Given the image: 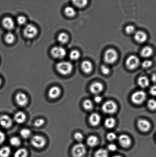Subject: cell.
Instances as JSON below:
<instances>
[{"label": "cell", "instance_id": "cell-1", "mask_svg": "<svg viewBox=\"0 0 156 157\" xmlns=\"http://www.w3.org/2000/svg\"><path fill=\"white\" fill-rule=\"evenodd\" d=\"M56 68L58 71L63 75H69L72 72L73 66L69 61H62L57 64Z\"/></svg>", "mask_w": 156, "mask_h": 157}, {"label": "cell", "instance_id": "cell-2", "mask_svg": "<svg viewBox=\"0 0 156 157\" xmlns=\"http://www.w3.org/2000/svg\"><path fill=\"white\" fill-rule=\"evenodd\" d=\"M118 58V54L115 50L108 49L106 51L104 55V60L107 64H111L115 62Z\"/></svg>", "mask_w": 156, "mask_h": 157}, {"label": "cell", "instance_id": "cell-3", "mask_svg": "<svg viewBox=\"0 0 156 157\" xmlns=\"http://www.w3.org/2000/svg\"><path fill=\"white\" fill-rule=\"evenodd\" d=\"M147 97V95L145 92L138 91L133 93L132 95V101L136 105H140L144 102Z\"/></svg>", "mask_w": 156, "mask_h": 157}, {"label": "cell", "instance_id": "cell-4", "mask_svg": "<svg viewBox=\"0 0 156 157\" xmlns=\"http://www.w3.org/2000/svg\"><path fill=\"white\" fill-rule=\"evenodd\" d=\"M102 111L107 114H113L117 111V105L116 103L112 100L107 101L103 104Z\"/></svg>", "mask_w": 156, "mask_h": 157}, {"label": "cell", "instance_id": "cell-5", "mask_svg": "<svg viewBox=\"0 0 156 157\" xmlns=\"http://www.w3.org/2000/svg\"><path fill=\"white\" fill-rule=\"evenodd\" d=\"M86 152L85 146L81 143L75 145L72 149V154L74 157H82L85 155Z\"/></svg>", "mask_w": 156, "mask_h": 157}, {"label": "cell", "instance_id": "cell-6", "mask_svg": "<svg viewBox=\"0 0 156 157\" xmlns=\"http://www.w3.org/2000/svg\"><path fill=\"white\" fill-rule=\"evenodd\" d=\"M38 31L36 27L32 24H29L26 26L24 28L23 34L27 38H34L37 34Z\"/></svg>", "mask_w": 156, "mask_h": 157}, {"label": "cell", "instance_id": "cell-7", "mask_svg": "<svg viewBox=\"0 0 156 157\" xmlns=\"http://www.w3.org/2000/svg\"><path fill=\"white\" fill-rule=\"evenodd\" d=\"M140 62V60L137 57L131 55L127 58L126 65L128 69L130 70H134L139 66Z\"/></svg>", "mask_w": 156, "mask_h": 157}, {"label": "cell", "instance_id": "cell-8", "mask_svg": "<svg viewBox=\"0 0 156 157\" xmlns=\"http://www.w3.org/2000/svg\"><path fill=\"white\" fill-rule=\"evenodd\" d=\"M46 141L45 138L40 135H35L31 140L32 145L34 147L40 148L44 147L46 144Z\"/></svg>", "mask_w": 156, "mask_h": 157}, {"label": "cell", "instance_id": "cell-9", "mask_svg": "<svg viewBox=\"0 0 156 157\" xmlns=\"http://www.w3.org/2000/svg\"><path fill=\"white\" fill-rule=\"evenodd\" d=\"M51 53L54 58L61 59L66 56V51L61 46H55L51 49Z\"/></svg>", "mask_w": 156, "mask_h": 157}, {"label": "cell", "instance_id": "cell-10", "mask_svg": "<svg viewBox=\"0 0 156 157\" xmlns=\"http://www.w3.org/2000/svg\"><path fill=\"white\" fill-rule=\"evenodd\" d=\"M16 100L18 105L20 106L23 107L28 104V97L25 93H19L16 95Z\"/></svg>", "mask_w": 156, "mask_h": 157}, {"label": "cell", "instance_id": "cell-11", "mask_svg": "<svg viewBox=\"0 0 156 157\" xmlns=\"http://www.w3.org/2000/svg\"><path fill=\"white\" fill-rule=\"evenodd\" d=\"M137 126L140 131L146 132L151 129V124L145 119H140L137 122Z\"/></svg>", "mask_w": 156, "mask_h": 157}, {"label": "cell", "instance_id": "cell-12", "mask_svg": "<svg viewBox=\"0 0 156 157\" xmlns=\"http://www.w3.org/2000/svg\"><path fill=\"white\" fill-rule=\"evenodd\" d=\"M12 124V120L11 118L7 115H3L0 117V125L3 127L9 128Z\"/></svg>", "mask_w": 156, "mask_h": 157}, {"label": "cell", "instance_id": "cell-13", "mask_svg": "<svg viewBox=\"0 0 156 157\" xmlns=\"http://www.w3.org/2000/svg\"><path fill=\"white\" fill-rule=\"evenodd\" d=\"M119 144L124 148L129 147L131 144V140L128 135H122L119 137Z\"/></svg>", "mask_w": 156, "mask_h": 157}, {"label": "cell", "instance_id": "cell-14", "mask_svg": "<svg viewBox=\"0 0 156 157\" xmlns=\"http://www.w3.org/2000/svg\"><path fill=\"white\" fill-rule=\"evenodd\" d=\"M104 89V86L99 82H95L91 85L90 90L94 94H98Z\"/></svg>", "mask_w": 156, "mask_h": 157}, {"label": "cell", "instance_id": "cell-15", "mask_svg": "<svg viewBox=\"0 0 156 157\" xmlns=\"http://www.w3.org/2000/svg\"><path fill=\"white\" fill-rule=\"evenodd\" d=\"M2 24L4 28L9 31L12 30L15 26L14 21L11 18L9 17L4 18L3 19Z\"/></svg>", "mask_w": 156, "mask_h": 157}, {"label": "cell", "instance_id": "cell-16", "mask_svg": "<svg viewBox=\"0 0 156 157\" xmlns=\"http://www.w3.org/2000/svg\"><path fill=\"white\" fill-rule=\"evenodd\" d=\"M147 39V36L143 31H137L135 34L134 39L138 43H143L146 41Z\"/></svg>", "mask_w": 156, "mask_h": 157}, {"label": "cell", "instance_id": "cell-17", "mask_svg": "<svg viewBox=\"0 0 156 157\" xmlns=\"http://www.w3.org/2000/svg\"><path fill=\"white\" fill-rule=\"evenodd\" d=\"M61 90L59 87L57 86L51 87L48 91V95L50 98L52 99H56L60 96Z\"/></svg>", "mask_w": 156, "mask_h": 157}, {"label": "cell", "instance_id": "cell-18", "mask_svg": "<svg viewBox=\"0 0 156 157\" xmlns=\"http://www.w3.org/2000/svg\"><path fill=\"white\" fill-rule=\"evenodd\" d=\"M101 122V117L99 115L96 113L92 114L89 118V122L93 126H98Z\"/></svg>", "mask_w": 156, "mask_h": 157}, {"label": "cell", "instance_id": "cell-19", "mask_svg": "<svg viewBox=\"0 0 156 157\" xmlns=\"http://www.w3.org/2000/svg\"><path fill=\"white\" fill-rule=\"evenodd\" d=\"M81 67L83 71L86 74L90 73L93 69V65L92 63L89 61H83L82 63Z\"/></svg>", "mask_w": 156, "mask_h": 157}, {"label": "cell", "instance_id": "cell-20", "mask_svg": "<svg viewBox=\"0 0 156 157\" xmlns=\"http://www.w3.org/2000/svg\"><path fill=\"white\" fill-rule=\"evenodd\" d=\"M27 117L25 114L22 111L16 113L14 117L15 121L18 123H22L25 122Z\"/></svg>", "mask_w": 156, "mask_h": 157}, {"label": "cell", "instance_id": "cell-21", "mask_svg": "<svg viewBox=\"0 0 156 157\" xmlns=\"http://www.w3.org/2000/svg\"><path fill=\"white\" fill-rule=\"evenodd\" d=\"M138 84L142 88L147 87L149 84V80L147 77L142 76L139 78L137 81Z\"/></svg>", "mask_w": 156, "mask_h": 157}, {"label": "cell", "instance_id": "cell-22", "mask_svg": "<svg viewBox=\"0 0 156 157\" xmlns=\"http://www.w3.org/2000/svg\"><path fill=\"white\" fill-rule=\"evenodd\" d=\"M153 50L149 46H145L142 49L140 52L141 56L144 58H148L152 55Z\"/></svg>", "mask_w": 156, "mask_h": 157}, {"label": "cell", "instance_id": "cell-23", "mask_svg": "<svg viewBox=\"0 0 156 157\" xmlns=\"http://www.w3.org/2000/svg\"><path fill=\"white\" fill-rule=\"evenodd\" d=\"M98 142V137L94 135L90 136L88 138L87 140L88 145L91 147H94L97 145Z\"/></svg>", "mask_w": 156, "mask_h": 157}, {"label": "cell", "instance_id": "cell-24", "mask_svg": "<svg viewBox=\"0 0 156 157\" xmlns=\"http://www.w3.org/2000/svg\"><path fill=\"white\" fill-rule=\"evenodd\" d=\"M11 153V149L8 146H4L0 149V157H9Z\"/></svg>", "mask_w": 156, "mask_h": 157}, {"label": "cell", "instance_id": "cell-25", "mask_svg": "<svg viewBox=\"0 0 156 157\" xmlns=\"http://www.w3.org/2000/svg\"><path fill=\"white\" fill-rule=\"evenodd\" d=\"M28 155V152L26 149L20 148L15 152L14 157H27Z\"/></svg>", "mask_w": 156, "mask_h": 157}, {"label": "cell", "instance_id": "cell-26", "mask_svg": "<svg viewBox=\"0 0 156 157\" xmlns=\"http://www.w3.org/2000/svg\"><path fill=\"white\" fill-rule=\"evenodd\" d=\"M116 123V120L113 118L110 117L106 119L105 125L107 128H112L114 127Z\"/></svg>", "mask_w": 156, "mask_h": 157}, {"label": "cell", "instance_id": "cell-27", "mask_svg": "<svg viewBox=\"0 0 156 157\" xmlns=\"http://www.w3.org/2000/svg\"><path fill=\"white\" fill-rule=\"evenodd\" d=\"M64 13L65 14L69 17H73L76 13L75 9L71 7H66L65 9Z\"/></svg>", "mask_w": 156, "mask_h": 157}, {"label": "cell", "instance_id": "cell-28", "mask_svg": "<svg viewBox=\"0 0 156 157\" xmlns=\"http://www.w3.org/2000/svg\"><path fill=\"white\" fill-rule=\"evenodd\" d=\"M108 152L104 149H100L96 151L95 154V157H108Z\"/></svg>", "mask_w": 156, "mask_h": 157}, {"label": "cell", "instance_id": "cell-29", "mask_svg": "<svg viewBox=\"0 0 156 157\" xmlns=\"http://www.w3.org/2000/svg\"><path fill=\"white\" fill-rule=\"evenodd\" d=\"M69 39V35L66 33H62L58 36V41L62 44L66 43V42H68Z\"/></svg>", "mask_w": 156, "mask_h": 157}, {"label": "cell", "instance_id": "cell-30", "mask_svg": "<svg viewBox=\"0 0 156 157\" xmlns=\"http://www.w3.org/2000/svg\"><path fill=\"white\" fill-rule=\"evenodd\" d=\"M15 40V37L12 33L9 32L6 35L5 40L6 42L8 44H12L13 43Z\"/></svg>", "mask_w": 156, "mask_h": 157}, {"label": "cell", "instance_id": "cell-31", "mask_svg": "<svg viewBox=\"0 0 156 157\" xmlns=\"http://www.w3.org/2000/svg\"><path fill=\"white\" fill-rule=\"evenodd\" d=\"M83 106L85 109L87 111L92 110L93 107V104L91 101L90 100L87 99L84 100L83 103Z\"/></svg>", "mask_w": 156, "mask_h": 157}, {"label": "cell", "instance_id": "cell-32", "mask_svg": "<svg viewBox=\"0 0 156 157\" xmlns=\"http://www.w3.org/2000/svg\"><path fill=\"white\" fill-rule=\"evenodd\" d=\"M21 136L24 139L28 138L31 135V132L29 129L23 128L20 132Z\"/></svg>", "mask_w": 156, "mask_h": 157}, {"label": "cell", "instance_id": "cell-33", "mask_svg": "<svg viewBox=\"0 0 156 157\" xmlns=\"http://www.w3.org/2000/svg\"><path fill=\"white\" fill-rule=\"evenodd\" d=\"M80 54L79 51L77 50H73L70 52L69 54V57L72 60H76L79 58Z\"/></svg>", "mask_w": 156, "mask_h": 157}, {"label": "cell", "instance_id": "cell-34", "mask_svg": "<svg viewBox=\"0 0 156 157\" xmlns=\"http://www.w3.org/2000/svg\"><path fill=\"white\" fill-rule=\"evenodd\" d=\"M88 1L86 0L83 1H73V4L79 8H83L87 4Z\"/></svg>", "mask_w": 156, "mask_h": 157}, {"label": "cell", "instance_id": "cell-35", "mask_svg": "<svg viewBox=\"0 0 156 157\" xmlns=\"http://www.w3.org/2000/svg\"><path fill=\"white\" fill-rule=\"evenodd\" d=\"M10 143L12 146L15 147H17L21 144V140L17 137H13L10 139Z\"/></svg>", "mask_w": 156, "mask_h": 157}, {"label": "cell", "instance_id": "cell-36", "mask_svg": "<svg viewBox=\"0 0 156 157\" xmlns=\"http://www.w3.org/2000/svg\"><path fill=\"white\" fill-rule=\"evenodd\" d=\"M147 106L150 110L152 111L156 110V100L154 99H150L148 101Z\"/></svg>", "mask_w": 156, "mask_h": 157}, {"label": "cell", "instance_id": "cell-37", "mask_svg": "<svg viewBox=\"0 0 156 157\" xmlns=\"http://www.w3.org/2000/svg\"><path fill=\"white\" fill-rule=\"evenodd\" d=\"M135 31V28L133 25H128L125 28L126 32L128 34H131L134 32Z\"/></svg>", "mask_w": 156, "mask_h": 157}, {"label": "cell", "instance_id": "cell-38", "mask_svg": "<svg viewBox=\"0 0 156 157\" xmlns=\"http://www.w3.org/2000/svg\"><path fill=\"white\" fill-rule=\"evenodd\" d=\"M101 71L104 75H107L110 72V69L108 66L105 65H103L101 67Z\"/></svg>", "mask_w": 156, "mask_h": 157}, {"label": "cell", "instance_id": "cell-39", "mask_svg": "<svg viewBox=\"0 0 156 157\" xmlns=\"http://www.w3.org/2000/svg\"><path fill=\"white\" fill-rule=\"evenodd\" d=\"M18 24L20 25H23L26 23L27 19L25 16H19L17 19Z\"/></svg>", "mask_w": 156, "mask_h": 157}, {"label": "cell", "instance_id": "cell-40", "mask_svg": "<svg viewBox=\"0 0 156 157\" xmlns=\"http://www.w3.org/2000/svg\"><path fill=\"white\" fill-rule=\"evenodd\" d=\"M152 62L151 60H146L142 62V66L144 68H147L151 67L152 66Z\"/></svg>", "mask_w": 156, "mask_h": 157}, {"label": "cell", "instance_id": "cell-41", "mask_svg": "<svg viewBox=\"0 0 156 157\" xmlns=\"http://www.w3.org/2000/svg\"><path fill=\"white\" fill-rule=\"evenodd\" d=\"M74 138L77 141H81L84 139V137L82 134L80 132H76L74 134Z\"/></svg>", "mask_w": 156, "mask_h": 157}, {"label": "cell", "instance_id": "cell-42", "mask_svg": "<svg viewBox=\"0 0 156 157\" xmlns=\"http://www.w3.org/2000/svg\"><path fill=\"white\" fill-rule=\"evenodd\" d=\"M45 123V120L42 119H38L34 122V125L37 127L42 126Z\"/></svg>", "mask_w": 156, "mask_h": 157}, {"label": "cell", "instance_id": "cell-43", "mask_svg": "<svg viewBox=\"0 0 156 157\" xmlns=\"http://www.w3.org/2000/svg\"><path fill=\"white\" fill-rule=\"evenodd\" d=\"M116 138H117V136H116V135L114 133L110 132L107 134V138L109 141H114V140L116 139Z\"/></svg>", "mask_w": 156, "mask_h": 157}, {"label": "cell", "instance_id": "cell-44", "mask_svg": "<svg viewBox=\"0 0 156 157\" xmlns=\"http://www.w3.org/2000/svg\"><path fill=\"white\" fill-rule=\"evenodd\" d=\"M108 149L111 152H115L117 149V146L114 144H110L108 146Z\"/></svg>", "mask_w": 156, "mask_h": 157}, {"label": "cell", "instance_id": "cell-45", "mask_svg": "<svg viewBox=\"0 0 156 157\" xmlns=\"http://www.w3.org/2000/svg\"><path fill=\"white\" fill-rule=\"evenodd\" d=\"M150 93L153 96H156V85L153 86L151 87L150 90Z\"/></svg>", "mask_w": 156, "mask_h": 157}, {"label": "cell", "instance_id": "cell-46", "mask_svg": "<svg viewBox=\"0 0 156 157\" xmlns=\"http://www.w3.org/2000/svg\"><path fill=\"white\" fill-rule=\"evenodd\" d=\"M5 136L3 132L0 131V144H2L5 141Z\"/></svg>", "mask_w": 156, "mask_h": 157}, {"label": "cell", "instance_id": "cell-47", "mask_svg": "<svg viewBox=\"0 0 156 157\" xmlns=\"http://www.w3.org/2000/svg\"><path fill=\"white\" fill-rule=\"evenodd\" d=\"M94 100L95 102L98 103L101 102V100H102V98L101 96H97L95 97Z\"/></svg>", "mask_w": 156, "mask_h": 157}, {"label": "cell", "instance_id": "cell-48", "mask_svg": "<svg viewBox=\"0 0 156 157\" xmlns=\"http://www.w3.org/2000/svg\"><path fill=\"white\" fill-rule=\"evenodd\" d=\"M151 80H152L153 82H156V75L154 74L152 75V77H151Z\"/></svg>", "mask_w": 156, "mask_h": 157}, {"label": "cell", "instance_id": "cell-49", "mask_svg": "<svg viewBox=\"0 0 156 157\" xmlns=\"http://www.w3.org/2000/svg\"><path fill=\"white\" fill-rule=\"evenodd\" d=\"M1 84H2V79H1V78H0V85H1Z\"/></svg>", "mask_w": 156, "mask_h": 157}, {"label": "cell", "instance_id": "cell-50", "mask_svg": "<svg viewBox=\"0 0 156 157\" xmlns=\"http://www.w3.org/2000/svg\"><path fill=\"white\" fill-rule=\"evenodd\" d=\"M113 157H122L119 155H115V156H113Z\"/></svg>", "mask_w": 156, "mask_h": 157}]
</instances>
